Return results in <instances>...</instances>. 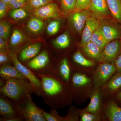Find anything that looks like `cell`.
<instances>
[{
  "label": "cell",
  "instance_id": "ab89813d",
  "mask_svg": "<svg viewBox=\"0 0 121 121\" xmlns=\"http://www.w3.org/2000/svg\"><path fill=\"white\" fill-rule=\"evenodd\" d=\"M26 0H18L12 6V9L19 8L24 6L26 4Z\"/></svg>",
  "mask_w": 121,
  "mask_h": 121
},
{
  "label": "cell",
  "instance_id": "8d00e7d4",
  "mask_svg": "<svg viewBox=\"0 0 121 121\" xmlns=\"http://www.w3.org/2000/svg\"><path fill=\"white\" fill-rule=\"evenodd\" d=\"M9 9L8 4L0 0V19H2L5 17L8 9Z\"/></svg>",
  "mask_w": 121,
  "mask_h": 121
},
{
  "label": "cell",
  "instance_id": "9c48e42d",
  "mask_svg": "<svg viewBox=\"0 0 121 121\" xmlns=\"http://www.w3.org/2000/svg\"><path fill=\"white\" fill-rule=\"evenodd\" d=\"M33 15L41 19L56 18L59 16L58 5L51 2L32 12Z\"/></svg>",
  "mask_w": 121,
  "mask_h": 121
},
{
  "label": "cell",
  "instance_id": "9a60e30c",
  "mask_svg": "<svg viewBox=\"0 0 121 121\" xmlns=\"http://www.w3.org/2000/svg\"><path fill=\"white\" fill-rule=\"evenodd\" d=\"M63 82L68 83L71 79V68L67 58L64 57L58 62L55 75Z\"/></svg>",
  "mask_w": 121,
  "mask_h": 121
},
{
  "label": "cell",
  "instance_id": "7402d4cb",
  "mask_svg": "<svg viewBox=\"0 0 121 121\" xmlns=\"http://www.w3.org/2000/svg\"><path fill=\"white\" fill-rule=\"evenodd\" d=\"M107 115L110 121H121V107L114 102H111L108 105Z\"/></svg>",
  "mask_w": 121,
  "mask_h": 121
},
{
  "label": "cell",
  "instance_id": "74e56055",
  "mask_svg": "<svg viewBox=\"0 0 121 121\" xmlns=\"http://www.w3.org/2000/svg\"><path fill=\"white\" fill-rule=\"evenodd\" d=\"M0 121H24L22 117L20 116L8 117H1Z\"/></svg>",
  "mask_w": 121,
  "mask_h": 121
},
{
  "label": "cell",
  "instance_id": "5b68a950",
  "mask_svg": "<svg viewBox=\"0 0 121 121\" xmlns=\"http://www.w3.org/2000/svg\"><path fill=\"white\" fill-rule=\"evenodd\" d=\"M8 54L13 63L14 66L29 80L35 90V94L41 96V83L36 75L28 68L20 62L17 59L16 54L8 51Z\"/></svg>",
  "mask_w": 121,
  "mask_h": 121
},
{
  "label": "cell",
  "instance_id": "f546056e",
  "mask_svg": "<svg viewBox=\"0 0 121 121\" xmlns=\"http://www.w3.org/2000/svg\"><path fill=\"white\" fill-rule=\"evenodd\" d=\"M107 87L111 91H115L121 87V71L118 72L110 80Z\"/></svg>",
  "mask_w": 121,
  "mask_h": 121
},
{
  "label": "cell",
  "instance_id": "5bb4252c",
  "mask_svg": "<svg viewBox=\"0 0 121 121\" xmlns=\"http://www.w3.org/2000/svg\"><path fill=\"white\" fill-rule=\"evenodd\" d=\"M89 9L98 17H107L111 14L107 0H91Z\"/></svg>",
  "mask_w": 121,
  "mask_h": 121
},
{
  "label": "cell",
  "instance_id": "4fadbf2b",
  "mask_svg": "<svg viewBox=\"0 0 121 121\" xmlns=\"http://www.w3.org/2000/svg\"><path fill=\"white\" fill-rule=\"evenodd\" d=\"M121 48V41L119 40H115L108 43L101 51L103 62L114 60L119 54Z\"/></svg>",
  "mask_w": 121,
  "mask_h": 121
},
{
  "label": "cell",
  "instance_id": "30bf717a",
  "mask_svg": "<svg viewBox=\"0 0 121 121\" xmlns=\"http://www.w3.org/2000/svg\"><path fill=\"white\" fill-rule=\"evenodd\" d=\"M99 26L107 41L108 43L121 39V26L118 24L99 22Z\"/></svg>",
  "mask_w": 121,
  "mask_h": 121
},
{
  "label": "cell",
  "instance_id": "1f68e13d",
  "mask_svg": "<svg viewBox=\"0 0 121 121\" xmlns=\"http://www.w3.org/2000/svg\"><path fill=\"white\" fill-rule=\"evenodd\" d=\"M60 22L59 20H55L50 22L47 28V32L49 35H53L58 32Z\"/></svg>",
  "mask_w": 121,
  "mask_h": 121
},
{
  "label": "cell",
  "instance_id": "f35d334b",
  "mask_svg": "<svg viewBox=\"0 0 121 121\" xmlns=\"http://www.w3.org/2000/svg\"><path fill=\"white\" fill-rule=\"evenodd\" d=\"M6 40L0 37V50L8 52L9 50L8 44L7 43Z\"/></svg>",
  "mask_w": 121,
  "mask_h": 121
},
{
  "label": "cell",
  "instance_id": "277c9868",
  "mask_svg": "<svg viewBox=\"0 0 121 121\" xmlns=\"http://www.w3.org/2000/svg\"><path fill=\"white\" fill-rule=\"evenodd\" d=\"M15 103L19 114L24 121H47L42 112L41 109L33 102L31 96Z\"/></svg>",
  "mask_w": 121,
  "mask_h": 121
},
{
  "label": "cell",
  "instance_id": "3957f363",
  "mask_svg": "<svg viewBox=\"0 0 121 121\" xmlns=\"http://www.w3.org/2000/svg\"><path fill=\"white\" fill-rule=\"evenodd\" d=\"M0 93L15 102L31 96L33 93L35 94V91L29 82L13 78L7 80L4 86L0 88Z\"/></svg>",
  "mask_w": 121,
  "mask_h": 121
},
{
  "label": "cell",
  "instance_id": "ffe728a7",
  "mask_svg": "<svg viewBox=\"0 0 121 121\" xmlns=\"http://www.w3.org/2000/svg\"><path fill=\"white\" fill-rule=\"evenodd\" d=\"M70 40L68 33L66 32L60 35L52 42V48L58 51L66 49L69 47Z\"/></svg>",
  "mask_w": 121,
  "mask_h": 121
},
{
  "label": "cell",
  "instance_id": "d590c367",
  "mask_svg": "<svg viewBox=\"0 0 121 121\" xmlns=\"http://www.w3.org/2000/svg\"><path fill=\"white\" fill-rule=\"evenodd\" d=\"M91 0H76L77 11L89 9Z\"/></svg>",
  "mask_w": 121,
  "mask_h": 121
},
{
  "label": "cell",
  "instance_id": "4316f807",
  "mask_svg": "<svg viewBox=\"0 0 121 121\" xmlns=\"http://www.w3.org/2000/svg\"><path fill=\"white\" fill-rule=\"evenodd\" d=\"M72 59L75 63L84 67H91L94 64L93 61L85 58L79 51L75 52L72 56Z\"/></svg>",
  "mask_w": 121,
  "mask_h": 121
},
{
  "label": "cell",
  "instance_id": "cb8c5ba5",
  "mask_svg": "<svg viewBox=\"0 0 121 121\" xmlns=\"http://www.w3.org/2000/svg\"><path fill=\"white\" fill-rule=\"evenodd\" d=\"M71 83L73 89H77L90 82V79L86 76L78 72L74 73L72 76Z\"/></svg>",
  "mask_w": 121,
  "mask_h": 121
},
{
  "label": "cell",
  "instance_id": "d4e9b609",
  "mask_svg": "<svg viewBox=\"0 0 121 121\" xmlns=\"http://www.w3.org/2000/svg\"><path fill=\"white\" fill-rule=\"evenodd\" d=\"M43 26L44 23L42 19L35 16L31 17L27 25L28 30L34 33L39 32L43 29Z\"/></svg>",
  "mask_w": 121,
  "mask_h": 121
},
{
  "label": "cell",
  "instance_id": "484cf974",
  "mask_svg": "<svg viewBox=\"0 0 121 121\" xmlns=\"http://www.w3.org/2000/svg\"><path fill=\"white\" fill-rule=\"evenodd\" d=\"M52 0H26L25 6L27 11L33 12L45 5L52 2Z\"/></svg>",
  "mask_w": 121,
  "mask_h": 121
},
{
  "label": "cell",
  "instance_id": "8992f818",
  "mask_svg": "<svg viewBox=\"0 0 121 121\" xmlns=\"http://www.w3.org/2000/svg\"><path fill=\"white\" fill-rule=\"evenodd\" d=\"M42 45L41 42L25 45L17 52V59L22 64L25 65L41 52Z\"/></svg>",
  "mask_w": 121,
  "mask_h": 121
},
{
  "label": "cell",
  "instance_id": "7c38bea8",
  "mask_svg": "<svg viewBox=\"0 0 121 121\" xmlns=\"http://www.w3.org/2000/svg\"><path fill=\"white\" fill-rule=\"evenodd\" d=\"M99 26V20L95 16L91 15L87 18L82 33L81 41L82 47L91 41L93 33Z\"/></svg>",
  "mask_w": 121,
  "mask_h": 121
},
{
  "label": "cell",
  "instance_id": "d6986e66",
  "mask_svg": "<svg viewBox=\"0 0 121 121\" xmlns=\"http://www.w3.org/2000/svg\"><path fill=\"white\" fill-rule=\"evenodd\" d=\"M83 50L85 54L91 58L100 62H103L101 51L96 44L90 41L82 47Z\"/></svg>",
  "mask_w": 121,
  "mask_h": 121
},
{
  "label": "cell",
  "instance_id": "f6af8a7d",
  "mask_svg": "<svg viewBox=\"0 0 121 121\" xmlns=\"http://www.w3.org/2000/svg\"><path fill=\"white\" fill-rule=\"evenodd\" d=\"M1 0L5 2V3H6L7 4H8L9 2V1H10L11 0Z\"/></svg>",
  "mask_w": 121,
  "mask_h": 121
},
{
  "label": "cell",
  "instance_id": "603a6c76",
  "mask_svg": "<svg viewBox=\"0 0 121 121\" xmlns=\"http://www.w3.org/2000/svg\"><path fill=\"white\" fill-rule=\"evenodd\" d=\"M91 41L96 44L101 51L109 43L104 37L99 26L93 33Z\"/></svg>",
  "mask_w": 121,
  "mask_h": 121
},
{
  "label": "cell",
  "instance_id": "e575fe53",
  "mask_svg": "<svg viewBox=\"0 0 121 121\" xmlns=\"http://www.w3.org/2000/svg\"><path fill=\"white\" fill-rule=\"evenodd\" d=\"M9 65L13 64L12 60L8 54V52L0 50V66Z\"/></svg>",
  "mask_w": 121,
  "mask_h": 121
},
{
  "label": "cell",
  "instance_id": "83f0119b",
  "mask_svg": "<svg viewBox=\"0 0 121 121\" xmlns=\"http://www.w3.org/2000/svg\"><path fill=\"white\" fill-rule=\"evenodd\" d=\"M28 15V11L25 9L21 8L12 9L9 13L11 18L17 21L25 19Z\"/></svg>",
  "mask_w": 121,
  "mask_h": 121
},
{
  "label": "cell",
  "instance_id": "ba28073f",
  "mask_svg": "<svg viewBox=\"0 0 121 121\" xmlns=\"http://www.w3.org/2000/svg\"><path fill=\"white\" fill-rule=\"evenodd\" d=\"M92 13L89 9L77 11L72 14L69 21L75 30L80 34L82 33L87 18L91 16Z\"/></svg>",
  "mask_w": 121,
  "mask_h": 121
},
{
  "label": "cell",
  "instance_id": "52a82bcc",
  "mask_svg": "<svg viewBox=\"0 0 121 121\" xmlns=\"http://www.w3.org/2000/svg\"><path fill=\"white\" fill-rule=\"evenodd\" d=\"M117 70L114 64L103 63L98 67L94 75L95 84L98 86L105 83Z\"/></svg>",
  "mask_w": 121,
  "mask_h": 121
},
{
  "label": "cell",
  "instance_id": "7a4b0ae2",
  "mask_svg": "<svg viewBox=\"0 0 121 121\" xmlns=\"http://www.w3.org/2000/svg\"><path fill=\"white\" fill-rule=\"evenodd\" d=\"M51 55L47 50L44 49L24 65L35 74L55 75L58 62Z\"/></svg>",
  "mask_w": 121,
  "mask_h": 121
},
{
  "label": "cell",
  "instance_id": "d6a6232c",
  "mask_svg": "<svg viewBox=\"0 0 121 121\" xmlns=\"http://www.w3.org/2000/svg\"><path fill=\"white\" fill-rule=\"evenodd\" d=\"M62 8L66 12H71L76 9V0H61Z\"/></svg>",
  "mask_w": 121,
  "mask_h": 121
},
{
  "label": "cell",
  "instance_id": "60d3db41",
  "mask_svg": "<svg viewBox=\"0 0 121 121\" xmlns=\"http://www.w3.org/2000/svg\"><path fill=\"white\" fill-rule=\"evenodd\" d=\"M115 65L117 71L118 72L121 71V54L118 56L115 61Z\"/></svg>",
  "mask_w": 121,
  "mask_h": 121
},
{
  "label": "cell",
  "instance_id": "836d02e7",
  "mask_svg": "<svg viewBox=\"0 0 121 121\" xmlns=\"http://www.w3.org/2000/svg\"><path fill=\"white\" fill-rule=\"evenodd\" d=\"M80 121H95L100 120V117L98 114H95L87 112H80Z\"/></svg>",
  "mask_w": 121,
  "mask_h": 121
},
{
  "label": "cell",
  "instance_id": "f1b7e54d",
  "mask_svg": "<svg viewBox=\"0 0 121 121\" xmlns=\"http://www.w3.org/2000/svg\"><path fill=\"white\" fill-rule=\"evenodd\" d=\"M42 112L47 121H65V117H61L59 115L56 109H52L50 113L47 112L41 109Z\"/></svg>",
  "mask_w": 121,
  "mask_h": 121
},
{
  "label": "cell",
  "instance_id": "e0dca14e",
  "mask_svg": "<svg viewBox=\"0 0 121 121\" xmlns=\"http://www.w3.org/2000/svg\"><path fill=\"white\" fill-rule=\"evenodd\" d=\"M24 39V36L20 31L17 29H15L11 35L8 46L9 51L16 54L22 48Z\"/></svg>",
  "mask_w": 121,
  "mask_h": 121
},
{
  "label": "cell",
  "instance_id": "b9f144b4",
  "mask_svg": "<svg viewBox=\"0 0 121 121\" xmlns=\"http://www.w3.org/2000/svg\"><path fill=\"white\" fill-rule=\"evenodd\" d=\"M7 80L3 78H0V88L3 87L6 84Z\"/></svg>",
  "mask_w": 121,
  "mask_h": 121
},
{
  "label": "cell",
  "instance_id": "2e32d148",
  "mask_svg": "<svg viewBox=\"0 0 121 121\" xmlns=\"http://www.w3.org/2000/svg\"><path fill=\"white\" fill-rule=\"evenodd\" d=\"M0 76L8 80L11 79L16 78L29 80L13 65H4L0 66Z\"/></svg>",
  "mask_w": 121,
  "mask_h": 121
},
{
  "label": "cell",
  "instance_id": "ee69618b",
  "mask_svg": "<svg viewBox=\"0 0 121 121\" xmlns=\"http://www.w3.org/2000/svg\"><path fill=\"white\" fill-rule=\"evenodd\" d=\"M117 97L119 99L121 100V91L117 95Z\"/></svg>",
  "mask_w": 121,
  "mask_h": 121
},
{
  "label": "cell",
  "instance_id": "6da1fadb",
  "mask_svg": "<svg viewBox=\"0 0 121 121\" xmlns=\"http://www.w3.org/2000/svg\"><path fill=\"white\" fill-rule=\"evenodd\" d=\"M36 75L41 82V96L46 104L56 109L70 103V91L59 78L55 75Z\"/></svg>",
  "mask_w": 121,
  "mask_h": 121
},
{
  "label": "cell",
  "instance_id": "ac0fdd59",
  "mask_svg": "<svg viewBox=\"0 0 121 121\" xmlns=\"http://www.w3.org/2000/svg\"><path fill=\"white\" fill-rule=\"evenodd\" d=\"M101 95L99 90L95 91L91 95L89 105L82 111L98 114L101 104Z\"/></svg>",
  "mask_w": 121,
  "mask_h": 121
},
{
  "label": "cell",
  "instance_id": "44dd1931",
  "mask_svg": "<svg viewBox=\"0 0 121 121\" xmlns=\"http://www.w3.org/2000/svg\"><path fill=\"white\" fill-rule=\"evenodd\" d=\"M107 1L111 14L121 24V0H107Z\"/></svg>",
  "mask_w": 121,
  "mask_h": 121
},
{
  "label": "cell",
  "instance_id": "4dcf8cb0",
  "mask_svg": "<svg viewBox=\"0 0 121 121\" xmlns=\"http://www.w3.org/2000/svg\"><path fill=\"white\" fill-rule=\"evenodd\" d=\"M11 27L8 22L6 21H1L0 23V37L5 40L8 38L10 33Z\"/></svg>",
  "mask_w": 121,
  "mask_h": 121
},
{
  "label": "cell",
  "instance_id": "7bdbcfd3",
  "mask_svg": "<svg viewBox=\"0 0 121 121\" xmlns=\"http://www.w3.org/2000/svg\"><path fill=\"white\" fill-rule=\"evenodd\" d=\"M17 0H11L10 1H9V2L8 4L9 9L11 8L12 6L15 3H16Z\"/></svg>",
  "mask_w": 121,
  "mask_h": 121
},
{
  "label": "cell",
  "instance_id": "8fae6325",
  "mask_svg": "<svg viewBox=\"0 0 121 121\" xmlns=\"http://www.w3.org/2000/svg\"><path fill=\"white\" fill-rule=\"evenodd\" d=\"M0 115L3 117L20 116L15 102L2 94L0 95Z\"/></svg>",
  "mask_w": 121,
  "mask_h": 121
}]
</instances>
